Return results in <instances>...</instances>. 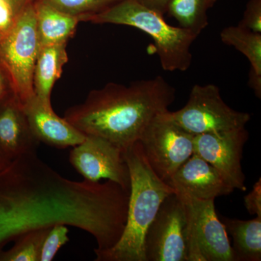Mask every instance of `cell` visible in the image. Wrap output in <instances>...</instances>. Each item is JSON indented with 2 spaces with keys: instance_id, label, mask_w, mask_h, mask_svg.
I'll use <instances>...</instances> for the list:
<instances>
[{
  "instance_id": "cell-1",
  "label": "cell",
  "mask_w": 261,
  "mask_h": 261,
  "mask_svg": "<svg viewBox=\"0 0 261 261\" xmlns=\"http://www.w3.org/2000/svg\"><path fill=\"white\" fill-rule=\"evenodd\" d=\"M175 98L176 89L161 75L129 86L110 83L67 110L64 118L84 135L102 137L124 151Z\"/></svg>"
},
{
  "instance_id": "cell-2",
  "label": "cell",
  "mask_w": 261,
  "mask_h": 261,
  "mask_svg": "<svg viewBox=\"0 0 261 261\" xmlns=\"http://www.w3.org/2000/svg\"><path fill=\"white\" fill-rule=\"evenodd\" d=\"M123 156L130 181L126 226L114 246L94 252L96 261H146V233L163 200L175 192L152 171L139 141L125 149Z\"/></svg>"
},
{
  "instance_id": "cell-3",
  "label": "cell",
  "mask_w": 261,
  "mask_h": 261,
  "mask_svg": "<svg viewBox=\"0 0 261 261\" xmlns=\"http://www.w3.org/2000/svg\"><path fill=\"white\" fill-rule=\"evenodd\" d=\"M86 21L128 25L148 34L153 39L161 67L166 71H186L191 65V46L198 35L182 27L170 25L164 15L146 8L137 0H121Z\"/></svg>"
},
{
  "instance_id": "cell-4",
  "label": "cell",
  "mask_w": 261,
  "mask_h": 261,
  "mask_svg": "<svg viewBox=\"0 0 261 261\" xmlns=\"http://www.w3.org/2000/svg\"><path fill=\"white\" fill-rule=\"evenodd\" d=\"M39 49L32 1L24 8L14 27L0 39V68L23 107L35 96L33 76Z\"/></svg>"
},
{
  "instance_id": "cell-5",
  "label": "cell",
  "mask_w": 261,
  "mask_h": 261,
  "mask_svg": "<svg viewBox=\"0 0 261 261\" xmlns=\"http://www.w3.org/2000/svg\"><path fill=\"white\" fill-rule=\"evenodd\" d=\"M190 223L181 196L165 198L145 240L146 261H190Z\"/></svg>"
},
{
  "instance_id": "cell-6",
  "label": "cell",
  "mask_w": 261,
  "mask_h": 261,
  "mask_svg": "<svg viewBox=\"0 0 261 261\" xmlns=\"http://www.w3.org/2000/svg\"><path fill=\"white\" fill-rule=\"evenodd\" d=\"M168 112L156 116L139 140L149 166L168 185L178 168L195 153V137L173 121Z\"/></svg>"
},
{
  "instance_id": "cell-7",
  "label": "cell",
  "mask_w": 261,
  "mask_h": 261,
  "mask_svg": "<svg viewBox=\"0 0 261 261\" xmlns=\"http://www.w3.org/2000/svg\"><path fill=\"white\" fill-rule=\"evenodd\" d=\"M170 117L193 135L224 132L245 127L251 116L235 111L224 102L220 89L214 84L194 86L185 107Z\"/></svg>"
},
{
  "instance_id": "cell-8",
  "label": "cell",
  "mask_w": 261,
  "mask_h": 261,
  "mask_svg": "<svg viewBox=\"0 0 261 261\" xmlns=\"http://www.w3.org/2000/svg\"><path fill=\"white\" fill-rule=\"evenodd\" d=\"M178 195L186 203L190 217V261H234L227 231L216 214L214 200Z\"/></svg>"
},
{
  "instance_id": "cell-9",
  "label": "cell",
  "mask_w": 261,
  "mask_h": 261,
  "mask_svg": "<svg viewBox=\"0 0 261 261\" xmlns=\"http://www.w3.org/2000/svg\"><path fill=\"white\" fill-rule=\"evenodd\" d=\"M70 163L84 180H111L130 192V173L123 151L109 141L86 135L85 140L70 152Z\"/></svg>"
},
{
  "instance_id": "cell-10",
  "label": "cell",
  "mask_w": 261,
  "mask_h": 261,
  "mask_svg": "<svg viewBox=\"0 0 261 261\" xmlns=\"http://www.w3.org/2000/svg\"><path fill=\"white\" fill-rule=\"evenodd\" d=\"M248 138L245 127L196 135L195 153L216 168L234 190L245 192L242 159Z\"/></svg>"
},
{
  "instance_id": "cell-11",
  "label": "cell",
  "mask_w": 261,
  "mask_h": 261,
  "mask_svg": "<svg viewBox=\"0 0 261 261\" xmlns=\"http://www.w3.org/2000/svg\"><path fill=\"white\" fill-rule=\"evenodd\" d=\"M168 185L176 193L201 200H215L234 190L216 168L195 153L178 168Z\"/></svg>"
},
{
  "instance_id": "cell-12",
  "label": "cell",
  "mask_w": 261,
  "mask_h": 261,
  "mask_svg": "<svg viewBox=\"0 0 261 261\" xmlns=\"http://www.w3.org/2000/svg\"><path fill=\"white\" fill-rule=\"evenodd\" d=\"M23 108L31 130L39 142L63 149L80 145L85 140V135L36 96Z\"/></svg>"
},
{
  "instance_id": "cell-13",
  "label": "cell",
  "mask_w": 261,
  "mask_h": 261,
  "mask_svg": "<svg viewBox=\"0 0 261 261\" xmlns=\"http://www.w3.org/2000/svg\"><path fill=\"white\" fill-rule=\"evenodd\" d=\"M39 142L29 127L22 105L14 96L0 105V151L10 161L37 152Z\"/></svg>"
},
{
  "instance_id": "cell-14",
  "label": "cell",
  "mask_w": 261,
  "mask_h": 261,
  "mask_svg": "<svg viewBox=\"0 0 261 261\" xmlns=\"http://www.w3.org/2000/svg\"><path fill=\"white\" fill-rule=\"evenodd\" d=\"M68 61L66 44L40 47L34 66L33 87L36 97L44 104L51 106L53 86L61 78Z\"/></svg>"
},
{
  "instance_id": "cell-15",
  "label": "cell",
  "mask_w": 261,
  "mask_h": 261,
  "mask_svg": "<svg viewBox=\"0 0 261 261\" xmlns=\"http://www.w3.org/2000/svg\"><path fill=\"white\" fill-rule=\"evenodd\" d=\"M36 25L40 47L67 44L80 19L60 11L42 0H34Z\"/></svg>"
},
{
  "instance_id": "cell-16",
  "label": "cell",
  "mask_w": 261,
  "mask_h": 261,
  "mask_svg": "<svg viewBox=\"0 0 261 261\" xmlns=\"http://www.w3.org/2000/svg\"><path fill=\"white\" fill-rule=\"evenodd\" d=\"M221 41L243 53L250 63L248 86L257 97H261V33L231 25L221 31Z\"/></svg>"
},
{
  "instance_id": "cell-17",
  "label": "cell",
  "mask_w": 261,
  "mask_h": 261,
  "mask_svg": "<svg viewBox=\"0 0 261 261\" xmlns=\"http://www.w3.org/2000/svg\"><path fill=\"white\" fill-rule=\"evenodd\" d=\"M221 221L232 238L234 261H260V216L247 221L222 217Z\"/></svg>"
},
{
  "instance_id": "cell-18",
  "label": "cell",
  "mask_w": 261,
  "mask_h": 261,
  "mask_svg": "<svg viewBox=\"0 0 261 261\" xmlns=\"http://www.w3.org/2000/svg\"><path fill=\"white\" fill-rule=\"evenodd\" d=\"M217 0H171L167 13L179 24V27L197 35L208 25L207 11Z\"/></svg>"
},
{
  "instance_id": "cell-19",
  "label": "cell",
  "mask_w": 261,
  "mask_h": 261,
  "mask_svg": "<svg viewBox=\"0 0 261 261\" xmlns=\"http://www.w3.org/2000/svg\"><path fill=\"white\" fill-rule=\"evenodd\" d=\"M50 228L34 230L15 240V245L0 252V261H39L41 248Z\"/></svg>"
},
{
  "instance_id": "cell-20",
  "label": "cell",
  "mask_w": 261,
  "mask_h": 261,
  "mask_svg": "<svg viewBox=\"0 0 261 261\" xmlns=\"http://www.w3.org/2000/svg\"><path fill=\"white\" fill-rule=\"evenodd\" d=\"M63 13L86 20L121 0H42Z\"/></svg>"
},
{
  "instance_id": "cell-21",
  "label": "cell",
  "mask_w": 261,
  "mask_h": 261,
  "mask_svg": "<svg viewBox=\"0 0 261 261\" xmlns=\"http://www.w3.org/2000/svg\"><path fill=\"white\" fill-rule=\"evenodd\" d=\"M68 231L64 224H56L49 228L42 243L39 261L53 260L58 250L69 241Z\"/></svg>"
},
{
  "instance_id": "cell-22",
  "label": "cell",
  "mask_w": 261,
  "mask_h": 261,
  "mask_svg": "<svg viewBox=\"0 0 261 261\" xmlns=\"http://www.w3.org/2000/svg\"><path fill=\"white\" fill-rule=\"evenodd\" d=\"M27 4L20 0H0V39L14 27Z\"/></svg>"
},
{
  "instance_id": "cell-23",
  "label": "cell",
  "mask_w": 261,
  "mask_h": 261,
  "mask_svg": "<svg viewBox=\"0 0 261 261\" xmlns=\"http://www.w3.org/2000/svg\"><path fill=\"white\" fill-rule=\"evenodd\" d=\"M238 25L252 32L261 33V0H248L243 18Z\"/></svg>"
},
{
  "instance_id": "cell-24",
  "label": "cell",
  "mask_w": 261,
  "mask_h": 261,
  "mask_svg": "<svg viewBox=\"0 0 261 261\" xmlns=\"http://www.w3.org/2000/svg\"><path fill=\"white\" fill-rule=\"evenodd\" d=\"M245 205L249 214L261 217V178L254 185L251 192L245 197Z\"/></svg>"
},
{
  "instance_id": "cell-25",
  "label": "cell",
  "mask_w": 261,
  "mask_h": 261,
  "mask_svg": "<svg viewBox=\"0 0 261 261\" xmlns=\"http://www.w3.org/2000/svg\"><path fill=\"white\" fill-rule=\"evenodd\" d=\"M146 8L153 10L159 14L167 13L168 7L171 0H137Z\"/></svg>"
},
{
  "instance_id": "cell-26",
  "label": "cell",
  "mask_w": 261,
  "mask_h": 261,
  "mask_svg": "<svg viewBox=\"0 0 261 261\" xmlns=\"http://www.w3.org/2000/svg\"><path fill=\"white\" fill-rule=\"evenodd\" d=\"M11 96H13V94L12 93L10 84L3 70L0 68V105Z\"/></svg>"
},
{
  "instance_id": "cell-27",
  "label": "cell",
  "mask_w": 261,
  "mask_h": 261,
  "mask_svg": "<svg viewBox=\"0 0 261 261\" xmlns=\"http://www.w3.org/2000/svg\"><path fill=\"white\" fill-rule=\"evenodd\" d=\"M11 163V161H10L9 160L7 159L6 157L3 154V152L0 151V172L3 171L5 168L8 167V165Z\"/></svg>"
},
{
  "instance_id": "cell-28",
  "label": "cell",
  "mask_w": 261,
  "mask_h": 261,
  "mask_svg": "<svg viewBox=\"0 0 261 261\" xmlns=\"http://www.w3.org/2000/svg\"><path fill=\"white\" fill-rule=\"evenodd\" d=\"M20 1L23 2V3H31V2L34 1V0H20Z\"/></svg>"
}]
</instances>
